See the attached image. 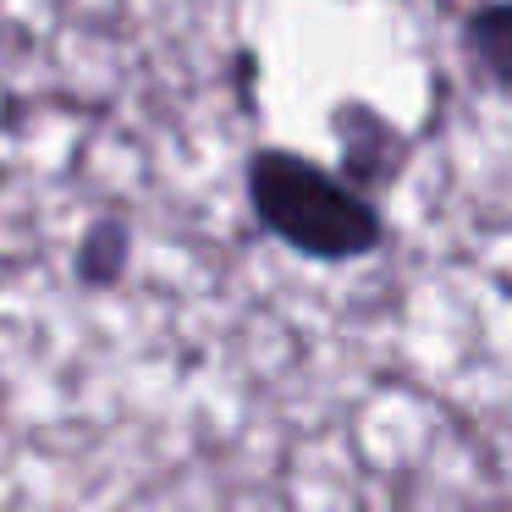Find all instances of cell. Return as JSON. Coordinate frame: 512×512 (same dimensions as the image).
<instances>
[{
  "mask_svg": "<svg viewBox=\"0 0 512 512\" xmlns=\"http://www.w3.org/2000/svg\"><path fill=\"white\" fill-rule=\"evenodd\" d=\"M248 193L259 221L314 259H358L380 243V215L298 155H259L248 171Z\"/></svg>",
  "mask_w": 512,
  "mask_h": 512,
  "instance_id": "cell-1",
  "label": "cell"
},
{
  "mask_svg": "<svg viewBox=\"0 0 512 512\" xmlns=\"http://www.w3.org/2000/svg\"><path fill=\"white\" fill-rule=\"evenodd\" d=\"M468 50H474V67L485 78L512 83V0L468 17Z\"/></svg>",
  "mask_w": 512,
  "mask_h": 512,
  "instance_id": "cell-2",
  "label": "cell"
},
{
  "mask_svg": "<svg viewBox=\"0 0 512 512\" xmlns=\"http://www.w3.org/2000/svg\"><path fill=\"white\" fill-rule=\"evenodd\" d=\"M122 254H127V237L122 226H100V232L89 237V248H83V276L100 287V281H116V270H122Z\"/></svg>",
  "mask_w": 512,
  "mask_h": 512,
  "instance_id": "cell-3",
  "label": "cell"
}]
</instances>
